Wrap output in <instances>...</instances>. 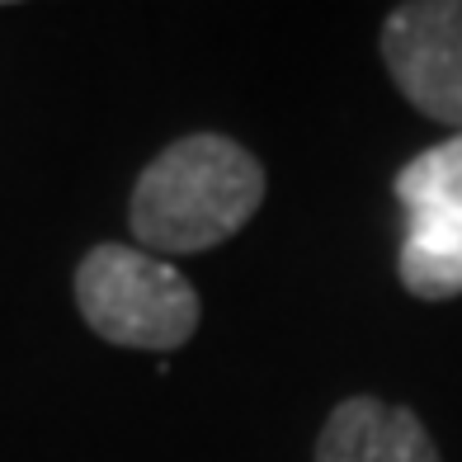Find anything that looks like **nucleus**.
Returning <instances> with one entry per match:
<instances>
[{"instance_id": "nucleus-1", "label": "nucleus", "mask_w": 462, "mask_h": 462, "mask_svg": "<svg viewBox=\"0 0 462 462\" xmlns=\"http://www.w3.org/2000/svg\"><path fill=\"white\" fill-rule=\"evenodd\" d=\"M260 203L264 165L241 142L222 133H189L142 171L128 226L152 255H199L236 236L260 213Z\"/></svg>"}, {"instance_id": "nucleus-2", "label": "nucleus", "mask_w": 462, "mask_h": 462, "mask_svg": "<svg viewBox=\"0 0 462 462\" xmlns=\"http://www.w3.org/2000/svg\"><path fill=\"white\" fill-rule=\"evenodd\" d=\"M76 307L99 340L146 354L189 345L203 321L194 283L171 260L118 241H99L76 264Z\"/></svg>"}, {"instance_id": "nucleus-3", "label": "nucleus", "mask_w": 462, "mask_h": 462, "mask_svg": "<svg viewBox=\"0 0 462 462\" xmlns=\"http://www.w3.org/2000/svg\"><path fill=\"white\" fill-rule=\"evenodd\" d=\"M406 208L402 231V283L420 302L462 298V133L420 152L396 175Z\"/></svg>"}, {"instance_id": "nucleus-4", "label": "nucleus", "mask_w": 462, "mask_h": 462, "mask_svg": "<svg viewBox=\"0 0 462 462\" xmlns=\"http://www.w3.org/2000/svg\"><path fill=\"white\" fill-rule=\"evenodd\" d=\"M383 61L411 109L462 133V0H411L383 19Z\"/></svg>"}, {"instance_id": "nucleus-5", "label": "nucleus", "mask_w": 462, "mask_h": 462, "mask_svg": "<svg viewBox=\"0 0 462 462\" xmlns=\"http://www.w3.org/2000/svg\"><path fill=\"white\" fill-rule=\"evenodd\" d=\"M317 462H439V448L415 411L377 396H349L326 415Z\"/></svg>"}]
</instances>
